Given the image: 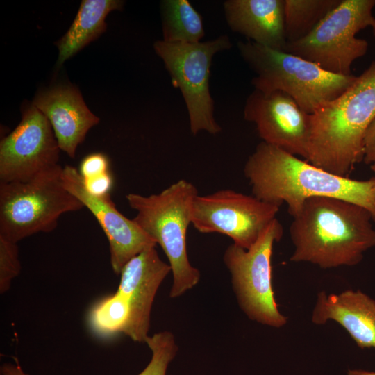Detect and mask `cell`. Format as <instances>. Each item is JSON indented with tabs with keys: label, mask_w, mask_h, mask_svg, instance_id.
Instances as JSON below:
<instances>
[{
	"label": "cell",
	"mask_w": 375,
	"mask_h": 375,
	"mask_svg": "<svg viewBox=\"0 0 375 375\" xmlns=\"http://www.w3.org/2000/svg\"><path fill=\"white\" fill-rule=\"evenodd\" d=\"M14 363L6 362L0 367V375H26L23 371L18 360L15 358Z\"/></svg>",
	"instance_id": "obj_27"
},
{
	"label": "cell",
	"mask_w": 375,
	"mask_h": 375,
	"mask_svg": "<svg viewBox=\"0 0 375 375\" xmlns=\"http://www.w3.org/2000/svg\"><path fill=\"white\" fill-rule=\"evenodd\" d=\"M170 271L171 266L160 259L156 247L144 249L123 267L117 292L128 302L130 316L123 333L133 341L145 342L155 295Z\"/></svg>",
	"instance_id": "obj_14"
},
{
	"label": "cell",
	"mask_w": 375,
	"mask_h": 375,
	"mask_svg": "<svg viewBox=\"0 0 375 375\" xmlns=\"http://www.w3.org/2000/svg\"><path fill=\"white\" fill-rule=\"evenodd\" d=\"M311 115L308 160L335 175L349 177L364 160L366 132L375 119V60L353 84Z\"/></svg>",
	"instance_id": "obj_3"
},
{
	"label": "cell",
	"mask_w": 375,
	"mask_h": 375,
	"mask_svg": "<svg viewBox=\"0 0 375 375\" xmlns=\"http://www.w3.org/2000/svg\"><path fill=\"white\" fill-rule=\"evenodd\" d=\"M60 165L26 181L0 182V236L15 242L53 231L60 217L84 208L64 187Z\"/></svg>",
	"instance_id": "obj_6"
},
{
	"label": "cell",
	"mask_w": 375,
	"mask_h": 375,
	"mask_svg": "<svg viewBox=\"0 0 375 375\" xmlns=\"http://www.w3.org/2000/svg\"><path fill=\"white\" fill-rule=\"evenodd\" d=\"M340 324L361 349L375 348V301L360 290L317 294L312 315L315 324Z\"/></svg>",
	"instance_id": "obj_17"
},
{
	"label": "cell",
	"mask_w": 375,
	"mask_h": 375,
	"mask_svg": "<svg viewBox=\"0 0 375 375\" xmlns=\"http://www.w3.org/2000/svg\"><path fill=\"white\" fill-rule=\"evenodd\" d=\"M342 0H285V33L287 42L308 36Z\"/></svg>",
	"instance_id": "obj_20"
},
{
	"label": "cell",
	"mask_w": 375,
	"mask_h": 375,
	"mask_svg": "<svg viewBox=\"0 0 375 375\" xmlns=\"http://www.w3.org/2000/svg\"><path fill=\"white\" fill-rule=\"evenodd\" d=\"M32 104L49 121L61 151L74 158L89 130L99 122L78 89L59 85L40 92Z\"/></svg>",
	"instance_id": "obj_15"
},
{
	"label": "cell",
	"mask_w": 375,
	"mask_h": 375,
	"mask_svg": "<svg viewBox=\"0 0 375 375\" xmlns=\"http://www.w3.org/2000/svg\"><path fill=\"white\" fill-rule=\"evenodd\" d=\"M244 117L256 124L263 142L308 160L311 115L288 94L254 90L246 100Z\"/></svg>",
	"instance_id": "obj_12"
},
{
	"label": "cell",
	"mask_w": 375,
	"mask_h": 375,
	"mask_svg": "<svg viewBox=\"0 0 375 375\" xmlns=\"http://www.w3.org/2000/svg\"><path fill=\"white\" fill-rule=\"evenodd\" d=\"M244 174L254 197L280 206L286 203L292 217L307 199L332 197L364 207L375 222V178L341 177L263 141L247 159Z\"/></svg>",
	"instance_id": "obj_1"
},
{
	"label": "cell",
	"mask_w": 375,
	"mask_h": 375,
	"mask_svg": "<svg viewBox=\"0 0 375 375\" xmlns=\"http://www.w3.org/2000/svg\"><path fill=\"white\" fill-rule=\"evenodd\" d=\"M283 233V226L276 218L249 249L233 243L224 254L242 310L251 319L275 328L288 321L279 312L272 286L273 246Z\"/></svg>",
	"instance_id": "obj_9"
},
{
	"label": "cell",
	"mask_w": 375,
	"mask_h": 375,
	"mask_svg": "<svg viewBox=\"0 0 375 375\" xmlns=\"http://www.w3.org/2000/svg\"><path fill=\"white\" fill-rule=\"evenodd\" d=\"M64 187L76 197L95 217L105 233L110 253L112 270L120 274L124 265L144 249L156 247V242L134 221L122 214L110 195L97 197L85 188L78 170L70 165L62 168Z\"/></svg>",
	"instance_id": "obj_13"
},
{
	"label": "cell",
	"mask_w": 375,
	"mask_h": 375,
	"mask_svg": "<svg viewBox=\"0 0 375 375\" xmlns=\"http://www.w3.org/2000/svg\"><path fill=\"white\" fill-rule=\"evenodd\" d=\"M145 342L152 356L147 366L138 375H166L168 365L177 351L173 335L168 331L157 333L148 335Z\"/></svg>",
	"instance_id": "obj_22"
},
{
	"label": "cell",
	"mask_w": 375,
	"mask_h": 375,
	"mask_svg": "<svg viewBox=\"0 0 375 375\" xmlns=\"http://www.w3.org/2000/svg\"><path fill=\"white\" fill-rule=\"evenodd\" d=\"M198 194L192 183L181 179L158 194L126 195L137 212L133 221L160 245L169 260L174 278L172 298L192 288L200 278L199 270L189 261L186 245L192 203Z\"/></svg>",
	"instance_id": "obj_4"
},
{
	"label": "cell",
	"mask_w": 375,
	"mask_h": 375,
	"mask_svg": "<svg viewBox=\"0 0 375 375\" xmlns=\"http://www.w3.org/2000/svg\"><path fill=\"white\" fill-rule=\"evenodd\" d=\"M285 0H227L224 3L230 28L248 40L284 51Z\"/></svg>",
	"instance_id": "obj_16"
},
{
	"label": "cell",
	"mask_w": 375,
	"mask_h": 375,
	"mask_svg": "<svg viewBox=\"0 0 375 375\" xmlns=\"http://www.w3.org/2000/svg\"><path fill=\"white\" fill-rule=\"evenodd\" d=\"M83 179L90 178L109 172V161L102 153H93L85 156L78 170Z\"/></svg>",
	"instance_id": "obj_24"
},
{
	"label": "cell",
	"mask_w": 375,
	"mask_h": 375,
	"mask_svg": "<svg viewBox=\"0 0 375 375\" xmlns=\"http://www.w3.org/2000/svg\"><path fill=\"white\" fill-rule=\"evenodd\" d=\"M364 162L375 166V119L369 126L364 142Z\"/></svg>",
	"instance_id": "obj_26"
},
{
	"label": "cell",
	"mask_w": 375,
	"mask_h": 375,
	"mask_svg": "<svg viewBox=\"0 0 375 375\" xmlns=\"http://www.w3.org/2000/svg\"><path fill=\"white\" fill-rule=\"evenodd\" d=\"M21 270L17 243L0 236V292L8 291Z\"/></svg>",
	"instance_id": "obj_23"
},
{
	"label": "cell",
	"mask_w": 375,
	"mask_h": 375,
	"mask_svg": "<svg viewBox=\"0 0 375 375\" xmlns=\"http://www.w3.org/2000/svg\"><path fill=\"white\" fill-rule=\"evenodd\" d=\"M231 47L227 35L197 43L160 40L153 44L173 85L181 92L189 115L190 131L194 135L201 131L212 135L222 131L214 117V101L209 84L210 67L215 54Z\"/></svg>",
	"instance_id": "obj_8"
},
{
	"label": "cell",
	"mask_w": 375,
	"mask_h": 375,
	"mask_svg": "<svg viewBox=\"0 0 375 375\" xmlns=\"http://www.w3.org/2000/svg\"><path fill=\"white\" fill-rule=\"evenodd\" d=\"M119 0H83L66 33L56 42L58 49V67L96 40L106 29L105 19L112 10H121Z\"/></svg>",
	"instance_id": "obj_18"
},
{
	"label": "cell",
	"mask_w": 375,
	"mask_h": 375,
	"mask_svg": "<svg viewBox=\"0 0 375 375\" xmlns=\"http://www.w3.org/2000/svg\"><path fill=\"white\" fill-rule=\"evenodd\" d=\"M130 316L128 301L117 292L101 301L90 314L93 329L101 335L123 333Z\"/></svg>",
	"instance_id": "obj_21"
},
{
	"label": "cell",
	"mask_w": 375,
	"mask_h": 375,
	"mask_svg": "<svg viewBox=\"0 0 375 375\" xmlns=\"http://www.w3.org/2000/svg\"><path fill=\"white\" fill-rule=\"evenodd\" d=\"M370 167L372 169V171L375 172V166H371ZM372 192H373V195H374V199H375V185H374V186L373 188Z\"/></svg>",
	"instance_id": "obj_29"
},
{
	"label": "cell",
	"mask_w": 375,
	"mask_h": 375,
	"mask_svg": "<svg viewBox=\"0 0 375 375\" xmlns=\"http://www.w3.org/2000/svg\"><path fill=\"white\" fill-rule=\"evenodd\" d=\"M280 206L253 195L221 190L194 198L191 224L200 233L226 235L235 245L249 249L276 219Z\"/></svg>",
	"instance_id": "obj_10"
},
{
	"label": "cell",
	"mask_w": 375,
	"mask_h": 375,
	"mask_svg": "<svg viewBox=\"0 0 375 375\" xmlns=\"http://www.w3.org/2000/svg\"><path fill=\"white\" fill-rule=\"evenodd\" d=\"M347 375H375V372H369L362 369H349Z\"/></svg>",
	"instance_id": "obj_28"
},
{
	"label": "cell",
	"mask_w": 375,
	"mask_h": 375,
	"mask_svg": "<svg viewBox=\"0 0 375 375\" xmlns=\"http://www.w3.org/2000/svg\"><path fill=\"white\" fill-rule=\"evenodd\" d=\"M60 151L52 126L32 103L0 142V182L26 181L58 165Z\"/></svg>",
	"instance_id": "obj_11"
},
{
	"label": "cell",
	"mask_w": 375,
	"mask_h": 375,
	"mask_svg": "<svg viewBox=\"0 0 375 375\" xmlns=\"http://www.w3.org/2000/svg\"><path fill=\"white\" fill-rule=\"evenodd\" d=\"M375 0H342L301 40L287 42L285 52L314 62L332 74L351 75V65L367 53L368 42L356 38L372 27Z\"/></svg>",
	"instance_id": "obj_7"
},
{
	"label": "cell",
	"mask_w": 375,
	"mask_h": 375,
	"mask_svg": "<svg viewBox=\"0 0 375 375\" xmlns=\"http://www.w3.org/2000/svg\"><path fill=\"white\" fill-rule=\"evenodd\" d=\"M292 217V262H308L324 269L354 266L375 247L371 212L345 199L308 198Z\"/></svg>",
	"instance_id": "obj_2"
},
{
	"label": "cell",
	"mask_w": 375,
	"mask_h": 375,
	"mask_svg": "<svg viewBox=\"0 0 375 375\" xmlns=\"http://www.w3.org/2000/svg\"><path fill=\"white\" fill-rule=\"evenodd\" d=\"M371 28H372V34L374 36H375V19H374V24Z\"/></svg>",
	"instance_id": "obj_30"
},
{
	"label": "cell",
	"mask_w": 375,
	"mask_h": 375,
	"mask_svg": "<svg viewBox=\"0 0 375 375\" xmlns=\"http://www.w3.org/2000/svg\"><path fill=\"white\" fill-rule=\"evenodd\" d=\"M242 59L256 76L251 83L265 93L281 91L290 96L308 114L342 94L356 78L330 73L317 64L285 51L252 41H240Z\"/></svg>",
	"instance_id": "obj_5"
},
{
	"label": "cell",
	"mask_w": 375,
	"mask_h": 375,
	"mask_svg": "<svg viewBox=\"0 0 375 375\" xmlns=\"http://www.w3.org/2000/svg\"><path fill=\"white\" fill-rule=\"evenodd\" d=\"M160 10L162 40L200 42L205 35L202 17L188 0H163Z\"/></svg>",
	"instance_id": "obj_19"
},
{
	"label": "cell",
	"mask_w": 375,
	"mask_h": 375,
	"mask_svg": "<svg viewBox=\"0 0 375 375\" xmlns=\"http://www.w3.org/2000/svg\"><path fill=\"white\" fill-rule=\"evenodd\" d=\"M83 184L90 194L97 197H103L110 194L113 179L110 172H108L90 178L83 179Z\"/></svg>",
	"instance_id": "obj_25"
}]
</instances>
